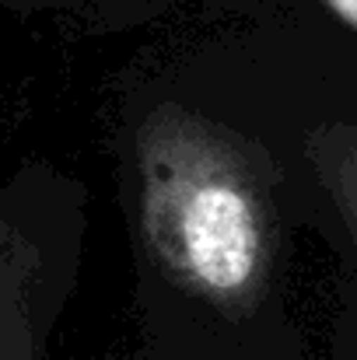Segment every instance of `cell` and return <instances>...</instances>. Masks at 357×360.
<instances>
[{"instance_id":"6da1fadb","label":"cell","mask_w":357,"mask_h":360,"mask_svg":"<svg viewBox=\"0 0 357 360\" xmlns=\"http://www.w3.org/2000/svg\"><path fill=\"white\" fill-rule=\"evenodd\" d=\"M133 154L140 238L158 269L232 319L252 315L277 259L270 158L175 102L144 116Z\"/></svg>"},{"instance_id":"7a4b0ae2","label":"cell","mask_w":357,"mask_h":360,"mask_svg":"<svg viewBox=\"0 0 357 360\" xmlns=\"http://www.w3.org/2000/svg\"><path fill=\"white\" fill-rule=\"evenodd\" d=\"M305 154L326 196L333 200L347 235L357 245V126L354 122H319L305 136Z\"/></svg>"},{"instance_id":"3957f363","label":"cell","mask_w":357,"mask_h":360,"mask_svg":"<svg viewBox=\"0 0 357 360\" xmlns=\"http://www.w3.org/2000/svg\"><path fill=\"white\" fill-rule=\"evenodd\" d=\"M326 7H330L347 28L357 32V0H326Z\"/></svg>"},{"instance_id":"277c9868","label":"cell","mask_w":357,"mask_h":360,"mask_svg":"<svg viewBox=\"0 0 357 360\" xmlns=\"http://www.w3.org/2000/svg\"><path fill=\"white\" fill-rule=\"evenodd\" d=\"M0 360H4V354H0Z\"/></svg>"}]
</instances>
